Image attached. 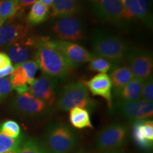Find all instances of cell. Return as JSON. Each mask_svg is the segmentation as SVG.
<instances>
[{
    "mask_svg": "<svg viewBox=\"0 0 153 153\" xmlns=\"http://www.w3.org/2000/svg\"><path fill=\"white\" fill-rule=\"evenodd\" d=\"M54 43L72 70L89 62L93 56V54L79 44L61 40L54 41Z\"/></svg>",
    "mask_w": 153,
    "mask_h": 153,
    "instance_id": "12",
    "label": "cell"
},
{
    "mask_svg": "<svg viewBox=\"0 0 153 153\" xmlns=\"http://www.w3.org/2000/svg\"><path fill=\"white\" fill-rule=\"evenodd\" d=\"M38 0H17L20 9L33 5Z\"/></svg>",
    "mask_w": 153,
    "mask_h": 153,
    "instance_id": "35",
    "label": "cell"
},
{
    "mask_svg": "<svg viewBox=\"0 0 153 153\" xmlns=\"http://www.w3.org/2000/svg\"><path fill=\"white\" fill-rule=\"evenodd\" d=\"M56 106L63 111H68L74 107H81L92 111L97 103L91 98L85 84L79 81L70 82L65 86L57 97Z\"/></svg>",
    "mask_w": 153,
    "mask_h": 153,
    "instance_id": "4",
    "label": "cell"
},
{
    "mask_svg": "<svg viewBox=\"0 0 153 153\" xmlns=\"http://www.w3.org/2000/svg\"><path fill=\"white\" fill-rule=\"evenodd\" d=\"M38 1H40L41 2L44 4L45 6H47L48 7L50 8L51 7H52L53 0H38Z\"/></svg>",
    "mask_w": 153,
    "mask_h": 153,
    "instance_id": "36",
    "label": "cell"
},
{
    "mask_svg": "<svg viewBox=\"0 0 153 153\" xmlns=\"http://www.w3.org/2000/svg\"><path fill=\"white\" fill-rule=\"evenodd\" d=\"M1 131L7 136L12 138H19L22 136L21 127L17 122L12 120H9L0 124Z\"/></svg>",
    "mask_w": 153,
    "mask_h": 153,
    "instance_id": "28",
    "label": "cell"
},
{
    "mask_svg": "<svg viewBox=\"0 0 153 153\" xmlns=\"http://www.w3.org/2000/svg\"><path fill=\"white\" fill-rule=\"evenodd\" d=\"M128 66L134 78L145 81L152 76L153 69L152 55L150 53L140 49H133L126 55Z\"/></svg>",
    "mask_w": 153,
    "mask_h": 153,
    "instance_id": "9",
    "label": "cell"
},
{
    "mask_svg": "<svg viewBox=\"0 0 153 153\" xmlns=\"http://www.w3.org/2000/svg\"><path fill=\"white\" fill-rule=\"evenodd\" d=\"M125 10L126 21L133 19H139L146 22L149 14L143 10L140 0H120Z\"/></svg>",
    "mask_w": 153,
    "mask_h": 153,
    "instance_id": "21",
    "label": "cell"
},
{
    "mask_svg": "<svg viewBox=\"0 0 153 153\" xmlns=\"http://www.w3.org/2000/svg\"><path fill=\"white\" fill-rule=\"evenodd\" d=\"M132 137L139 148L144 150H150L153 144L146 140L142 131V120L132 122Z\"/></svg>",
    "mask_w": 153,
    "mask_h": 153,
    "instance_id": "23",
    "label": "cell"
},
{
    "mask_svg": "<svg viewBox=\"0 0 153 153\" xmlns=\"http://www.w3.org/2000/svg\"><path fill=\"white\" fill-rule=\"evenodd\" d=\"M13 90L9 76L0 78V103L2 102Z\"/></svg>",
    "mask_w": 153,
    "mask_h": 153,
    "instance_id": "31",
    "label": "cell"
},
{
    "mask_svg": "<svg viewBox=\"0 0 153 153\" xmlns=\"http://www.w3.org/2000/svg\"><path fill=\"white\" fill-rule=\"evenodd\" d=\"M143 1H145L148 6L152 4V0H143Z\"/></svg>",
    "mask_w": 153,
    "mask_h": 153,
    "instance_id": "40",
    "label": "cell"
},
{
    "mask_svg": "<svg viewBox=\"0 0 153 153\" xmlns=\"http://www.w3.org/2000/svg\"><path fill=\"white\" fill-rule=\"evenodd\" d=\"M91 1H93V2H94V1H98V0H91Z\"/></svg>",
    "mask_w": 153,
    "mask_h": 153,
    "instance_id": "42",
    "label": "cell"
},
{
    "mask_svg": "<svg viewBox=\"0 0 153 153\" xmlns=\"http://www.w3.org/2000/svg\"><path fill=\"white\" fill-rule=\"evenodd\" d=\"M12 65L8 55L6 54L5 53L0 52V70H3L7 66Z\"/></svg>",
    "mask_w": 153,
    "mask_h": 153,
    "instance_id": "33",
    "label": "cell"
},
{
    "mask_svg": "<svg viewBox=\"0 0 153 153\" xmlns=\"http://www.w3.org/2000/svg\"><path fill=\"white\" fill-rule=\"evenodd\" d=\"M21 65L24 70L27 79V85L30 86L35 80L36 73L38 68V63L36 60L27 61V62L22 63Z\"/></svg>",
    "mask_w": 153,
    "mask_h": 153,
    "instance_id": "29",
    "label": "cell"
},
{
    "mask_svg": "<svg viewBox=\"0 0 153 153\" xmlns=\"http://www.w3.org/2000/svg\"><path fill=\"white\" fill-rule=\"evenodd\" d=\"M28 24L9 22L0 28V46H9L30 36Z\"/></svg>",
    "mask_w": 153,
    "mask_h": 153,
    "instance_id": "14",
    "label": "cell"
},
{
    "mask_svg": "<svg viewBox=\"0 0 153 153\" xmlns=\"http://www.w3.org/2000/svg\"><path fill=\"white\" fill-rule=\"evenodd\" d=\"M43 144L48 153H70L78 143V136L68 124L55 122L48 126Z\"/></svg>",
    "mask_w": 153,
    "mask_h": 153,
    "instance_id": "2",
    "label": "cell"
},
{
    "mask_svg": "<svg viewBox=\"0 0 153 153\" xmlns=\"http://www.w3.org/2000/svg\"><path fill=\"white\" fill-rule=\"evenodd\" d=\"M91 47L95 55L106 58L114 65L121 62L128 52L127 45L121 38L104 30L94 33Z\"/></svg>",
    "mask_w": 153,
    "mask_h": 153,
    "instance_id": "3",
    "label": "cell"
},
{
    "mask_svg": "<svg viewBox=\"0 0 153 153\" xmlns=\"http://www.w3.org/2000/svg\"><path fill=\"white\" fill-rule=\"evenodd\" d=\"M144 81L134 78L115 95L120 101H133L140 99Z\"/></svg>",
    "mask_w": 153,
    "mask_h": 153,
    "instance_id": "18",
    "label": "cell"
},
{
    "mask_svg": "<svg viewBox=\"0 0 153 153\" xmlns=\"http://www.w3.org/2000/svg\"><path fill=\"white\" fill-rule=\"evenodd\" d=\"M52 30L59 39L65 41H81L85 35L83 23L74 15L57 17Z\"/></svg>",
    "mask_w": 153,
    "mask_h": 153,
    "instance_id": "7",
    "label": "cell"
},
{
    "mask_svg": "<svg viewBox=\"0 0 153 153\" xmlns=\"http://www.w3.org/2000/svg\"><path fill=\"white\" fill-rule=\"evenodd\" d=\"M19 10L17 0H0V17L3 20L14 19Z\"/></svg>",
    "mask_w": 153,
    "mask_h": 153,
    "instance_id": "24",
    "label": "cell"
},
{
    "mask_svg": "<svg viewBox=\"0 0 153 153\" xmlns=\"http://www.w3.org/2000/svg\"><path fill=\"white\" fill-rule=\"evenodd\" d=\"M40 37L28 36L19 42L8 46V56L16 65L35 60Z\"/></svg>",
    "mask_w": 153,
    "mask_h": 153,
    "instance_id": "10",
    "label": "cell"
},
{
    "mask_svg": "<svg viewBox=\"0 0 153 153\" xmlns=\"http://www.w3.org/2000/svg\"><path fill=\"white\" fill-rule=\"evenodd\" d=\"M13 89L16 91L18 94L27 92L29 86L27 85V79L24 70L21 65L14 66V69L9 76Z\"/></svg>",
    "mask_w": 153,
    "mask_h": 153,
    "instance_id": "22",
    "label": "cell"
},
{
    "mask_svg": "<svg viewBox=\"0 0 153 153\" xmlns=\"http://www.w3.org/2000/svg\"><path fill=\"white\" fill-rule=\"evenodd\" d=\"M88 90L94 96H99L106 100L108 108H111L112 84L109 76L106 73H100L92 76L87 81L82 80Z\"/></svg>",
    "mask_w": 153,
    "mask_h": 153,
    "instance_id": "15",
    "label": "cell"
},
{
    "mask_svg": "<svg viewBox=\"0 0 153 153\" xmlns=\"http://www.w3.org/2000/svg\"><path fill=\"white\" fill-rule=\"evenodd\" d=\"M94 16L99 22L123 25L126 22L125 10L120 0H98L92 5Z\"/></svg>",
    "mask_w": 153,
    "mask_h": 153,
    "instance_id": "6",
    "label": "cell"
},
{
    "mask_svg": "<svg viewBox=\"0 0 153 153\" xmlns=\"http://www.w3.org/2000/svg\"><path fill=\"white\" fill-rule=\"evenodd\" d=\"M4 22H5V21L3 20V19H1V17H0V28H1V26L4 24Z\"/></svg>",
    "mask_w": 153,
    "mask_h": 153,
    "instance_id": "41",
    "label": "cell"
},
{
    "mask_svg": "<svg viewBox=\"0 0 153 153\" xmlns=\"http://www.w3.org/2000/svg\"><path fill=\"white\" fill-rule=\"evenodd\" d=\"M50 16V8L40 1L31 6L27 15V24L30 26H36L45 22Z\"/></svg>",
    "mask_w": 153,
    "mask_h": 153,
    "instance_id": "20",
    "label": "cell"
},
{
    "mask_svg": "<svg viewBox=\"0 0 153 153\" xmlns=\"http://www.w3.org/2000/svg\"><path fill=\"white\" fill-rule=\"evenodd\" d=\"M101 153H121L119 150H114V151H106V152H101Z\"/></svg>",
    "mask_w": 153,
    "mask_h": 153,
    "instance_id": "37",
    "label": "cell"
},
{
    "mask_svg": "<svg viewBox=\"0 0 153 153\" xmlns=\"http://www.w3.org/2000/svg\"><path fill=\"white\" fill-rule=\"evenodd\" d=\"M114 65L104 57L93 55L92 57L89 61V70L93 72L106 73L113 68Z\"/></svg>",
    "mask_w": 153,
    "mask_h": 153,
    "instance_id": "26",
    "label": "cell"
},
{
    "mask_svg": "<svg viewBox=\"0 0 153 153\" xmlns=\"http://www.w3.org/2000/svg\"><path fill=\"white\" fill-rule=\"evenodd\" d=\"M74 153H88L87 152H86L84 150H82V149H80V150H76V152H74Z\"/></svg>",
    "mask_w": 153,
    "mask_h": 153,
    "instance_id": "38",
    "label": "cell"
},
{
    "mask_svg": "<svg viewBox=\"0 0 153 153\" xmlns=\"http://www.w3.org/2000/svg\"><path fill=\"white\" fill-rule=\"evenodd\" d=\"M24 142V135L19 138H12L1 131L0 128V153H4L7 151L17 150L20 148L21 145Z\"/></svg>",
    "mask_w": 153,
    "mask_h": 153,
    "instance_id": "25",
    "label": "cell"
},
{
    "mask_svg": "<svg viewBox=\"0 0 153 153\" xmlns=\"http://www.w3.org/2000/svg\"><path fill=\"white\" fill-rule=\"evenodd\" d=\"M141 100L152 103L153 101V79L152 76H149L143 83L142 92H141Z\"/></svg>",
    "mask_w": 153,
    "mask_h": 153,
    "instance_id": "30",
    "label": "cell"
},
{
    "mask_svg": "<svg viewBox=\"0 0 153 153\" xmlns=\"http://www.w3.org/2000/svg\"><path fill=\"white\" fill-rule=\"evenodd\" d=\"M14 67L13 66V65H10L7 66V68L3 69V70H0V78L7 77V76L10 75L11 72L14 70Z\"/></svg>",
    "mask_w": 153,
    "mask_h": 153,
    "instance_id": "34",
    "label": "cell"
},
{
    "mask_svg": "<svg viewBox=\"0 0 153 153\" xmlns=\"http://www.w3.org/2000/svg\"><path fill=\"white\" fill-rule=\"evenodd\" d=\"M111 108L116 114L131 122L150 119L153 115L152 103L141 99L133 101L118 100Z\"/></svg>",
    "mask_w": 153,
    "mask_h": 153,
    "instance_id": "8",
    "label": "cell"
},
{
    "mask_svg": "<svg viewBox=\"0 0 153 153\" xmlns=\"http://www.w3.org/2000/svg\"><path fill=\"white\" fill-rule=\"evenodd\" d=\"M129 128L126 125L113 123L105 126L97 134V148L101 152L118 150L127 143Z\"/></svg>",
    "mask_w": 153,
    "mask_h": 153,
    "instance_id": "5",
    "label": "cell"
},
{
    "mask_svg": "<svg viewBox=\"0 0 153 153\" xmlns=\"http://www.w3.org/2000/svg\"><path fill=\"white\" fill-rule=\"evenodd\" d=\"M57 79L46 74L35 79L29 87L28 92L40 100L52 106L57 100Z\"/></svg>",
    "mask_w": 153,
    "mask_h": 153,
    "instance_id": "13",
    "label": "cell"
},
{
    "mask_svg": "<svg viewBox=\"0 0 153 153\" xmlns=\"http://www.w3.org/2000/svg\"><path fill=\"white\" fill-rule=\"evenodd\" d=\"M50 107L46 103L34 97L28 91L17 95L13 102V108L17 113L29 117L43 116L49 111Z\"/></svg>",
    "mask_w": 153,
    "mask_h": 153,
    "instance_id": "11",
    "label": "cell"
},
{
    "mask_svg": "<svg viewBox=\"0 0 153 153\" xmlns=\"http://www.w3.org/2000/svg\"><path fill=\"white\" fill-rule=\"evenodd\" d=\"M17 153H48L43 143L30 137L22 143Z\"/></svg>",
    "mask_w": 153,
    "mask_h": 153,
    "instance_id": "27",
    "label": "cell"
},
{
    "mask_svg": "<svg viewBox=\"0 0 153 153\" xmlns=\"http://www.w3.org/2000/svg\"><path fill=\"white\" fill-rule=\"evenodd\" d=\"M79 11L78 0H53L52 12L50 14L52 18L74 15Z\"/></svg>",
    "mask_w": 153,
    "mask_h": 153,
    "instance_id": "17",
    "label": "cell"
},
{
    "mask_svg": "<svg viewBox=\"0 0 153 153\" xmlns=\"http://www.w3.org/2000/svg\"><path fill=\"white\" fill-rule=\"evenodd\" d=\"M142 131L145 140L153 144V122L152 120H142Z\"/></svg>",
    "mask_w": 153,
    "mask_h": 153,
    "instance_id": "32",
    "label": "cell"
},
{
    "mask_svg": "<svg viewBox=\"0 0 153 153\" xmlns=\"http://www.w3.org/2000/svg\"><path fill=\"white\" fill-rule=\"evenodd\" d=\"M18 150H19V149H17V150H9V151H7V152H4V153H17V152H18Z\"/></svg>",
    "mask_w": 153,
    "mask_h": 153,
    "instance_id": "39",
    "label": "cell"
},
{
    "mask_svg": "<svg viewBox=\"0 0 153 153\" xmlns=\"http://www.w3.org/2000/svg\"><path fill=\"white\" fill-rule=\"evenodd\" d=\"M116 95L120 89L134 79L131 70L128 65H117L113 67L109 76Z\"/></svg>",
    "mask_w": 153,
    "mask_h": 153,
    "instance_id": "16",
    "label": "cell"
},
{
    "mask_svg": "<svg viewBox=\"0 0 153 153\" xmlns=\"http://www.w3.org/2000/svg\"><path fill=\"white\" fill-rule=\"evenodd\" d=\"M35 60L44 74L56 79H65L72 70L54 41L48 37H40Z\"/></svg>",
    "mask_w": 153,
    "mask_h": 153,
    "instance_id": "1",
    "label": "cell"
},
{
    "mask_svg": "<svg viewBox=\"0 0 153 153\" xmlns=\"http://www.w3.org/2000/svg\"><path fill=\"white\" fill-rule=\"evenodd\" d=\"M69 119L71 125L78 129L90 128H93L91 123L90 114L89 111L85 108L81 107H74L70 110Z\"/></svg>",
    "mask_w": 153,
    "mask_h": 153,
    "instance_id": "19",
    "label": "cell"
}]
</instances>
